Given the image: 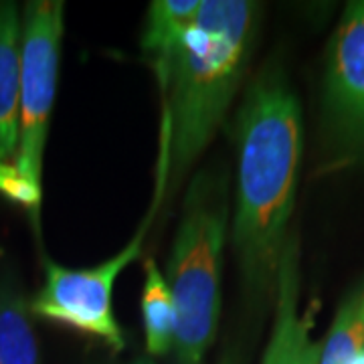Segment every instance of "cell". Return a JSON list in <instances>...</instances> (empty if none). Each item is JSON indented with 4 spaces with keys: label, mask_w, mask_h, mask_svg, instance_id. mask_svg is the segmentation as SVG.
<instances>
[{
    "label": "cell",
    "mask_w": 364,
    "mask_h": 364,
    "mask_svg": "<svg viewBox=\"0 0 364 364\" xmlns=\"http://www.w3.org/2000/svg\"><path fill=\"white\" fill-rule=\"evenodd\" d=\"M233 251L253 299L273 298L296 203L301 109L279 69H263L237 114Z\"/></svg>",
    "instance_id": "cell-1"
},
{
    "label": "cell",
    "mask_w": 364,
    "mask_h": 364,
    "mask_svg": "<svg viewBox=\"0 0 364 364\" xmlns=\"http://www.w3.org/2000/svg\"><path fill=\"white\" fill-rule=\"evenodd\" d=\"M255 26V2L203 0L195 25L174 55L164 93L172 191L225 122L247 67Z\"/></svg>",
    "instance_id": "cell-2"
},
{
    "label": "cell",
    "mask_w": 364,
    "mask_h": 364,
    "mask_svg": "<svg viewBox=\"0 0 364 364\" xmlns=\"http://www.w3.org/2000/svg\"><path fill=\"white\" fill-rule=\"evenodd\" d=\"M227 225V174L223 170L198 172L188 184L166 267L176 308L174 348L181 364H200L215 340Z\"/></svg>",
    "instance_id": "cell-3"
},
{
    "label": "cell",
    "mask_w": 364,
    "mask_h": 364,
    "mask_svg": "<svg viewBox=\"0 0 364 364\" xmlns=\"http://www.w3.org/2000/svg\"><path fill=\"white\" fill-rule=\"evenodd\" d=\"M168 136L162 134L154 198L130 243L114 257L90 269H65L53 261H45V286L31 299L28 312L45 320L77 328L85 334H93L107 342L112 350H122L126 346V340L112 310L114 284H116L117 275L142 253L146 233L156 219L158 207L168 188Z\"/></svg>",
    "instance_id": "cell-4"
},
{
    "label": "cell",
    "mask_w": 364,
    "mask_h": 364,
    "mask_svg": "<svg viewBox=\"0 0 364 364\" xmlns=\"http://www.w3.org/2000/svg\"><path fill=\"white\" fill-rule=\"evenodd\" d=\"M63 14L61 0H31L23 11L21 130L14 162L37 184L43 181V156L57 93Z\"/></svg>",
    "instance_id": "cell-5"
},
{
    "label": "cell",
    "mask_w": 364,
    "mask_h": 364,
    "mask_svg": "<svg viewBox=\"0 0 364 364\" xmlns=\"http://www.w3.org/2000/svg\"><path fill=\"white\" fill-rule=\"evenodd\" d=\"M324 122L334 168L364 156V0L346 6L330 43Z\"/></svg>",
    "instance_id": "cell-6"
},
{
    "label": "cell",
    "mask_w": 364,
    "mask_h": 364,
    "mask_svg": "<svg viewBox=\"0 0 364 364\" xmlns=\"http://www.w3.org/2000/svg\"><path fill=\"white\" fill-rule=\"evenodd\" d=\"M320 344L310 340V320L299 312V247L289 237L277 273L275 322L263 364H318Z\"/></svg>",
    "instance_id": "cell-7"
},
{
    "label": "cell",
    "mask_w": 364,
    "mask_h": 364,
    "mask_svg": "<svg viewBox=\"0 0 364 364\" xmlns=\"http://www.w3.org/2000/svg\"><path fill=\"white\" fill-rule=\"evenodd\" d=\"M23 16L14 2H0V160L14 162L21 130Z\"/></svg>",
    "instance_id": "cell-8"
},
{
    "label": "cell",
    "mask_w": 364,
    "mask_h": 364,
    "mask_svg": "<svg viewBox=\"0 0 364 364\" xmlns=\"http://www.w3.org/2000/svg\"><path fill=\"white\" fill-rule=\"evenodd\" d=\"M200 0H156L150 4L142 49L150 57L160 91L166 93L170 65L200 13Z\"/></svg>",
    "instance_id": "cell-9"
},
{
    "label": "cell",
    "mask_w": 364,
    "mask_h": 364,
    "mask_svg": "<svg viewBox=\"0 0 364 364\" xmlns=\"http://www.w3.org/2000/svg\"><path fill=\"white\" fill-rule=\"evenodd\" d=\"M0 364H39L28 306L9 275L0 277Z\"/></svg>",
    "instance_id": "cell-10"
},
{
    "label": "cell",
    "mask_w": 364,
    "mask_h": 364,
    "mask_svg": "<svg viewBox=\"0 0 364 364\" xmlns=\"http://www.w3.org/2000/svg\"><path fill=\"white\" fill-rule=\"evenodd\" d=\"M144 330L146 346L154 356H162L174 346L176 332V308L164 275L158 269L156 261H146V279L142 291Z\"/></svg>",
    "instance_id": "cell-11"
},
{
    "label": "cell",
    "mask_w": 364,
    "mask_h": 364,
    "mask_svg": "<svg viewBox=\"0 0 364 364\" xmlns=\"http://www.w3.org/2000/svg\"><path fill=\"white\" fill-rule=\"evenodd\" d=\"M364 352L363 296H352L320 344L318 364H354Z\"/></svg>",
    "instance_id": "cell-12"
},
{
    "label": "cell",
    "mask_w": 364,
    "mask_h": 364,
    "mask_svg": "<svg viewBox=\"0 0 364 364\" xmlns=\"http://www.w3.org/2000/svg\"><path fill=\"white\" fill-rule=\"evenodd\" d=\"M0 195L13 200L14 205H21L31 213V219L39 225L41 198L43 191L41 184L33 182L23 170L16 166V162L0 160Z\"/></svg>",
    "instance_id": "cell-13"
},
{
    "label": "cell",
    "mask_w": 364,
    "mask_h": 364,
    "mask_svg": "<svg viewBox=\"0 0 364 364\" xmlns=\"http://www.w3.org/2000/svg\"><path fill=\"white\" fill-rule=\"evenodd\" d=\"M132 364H152V363H148V360H138V363H132Z\"/></svg>",
    "instance_id": "cell-14"
},
{
    "label": "cell",
    "mask_w": 364,
    "mask_h": 364,
    "mask_svg": "<svg viewBox=\"0 0 364 364\" xmlns=\"http://www.w3.org/2000/svg\"><path fill=\"white\" fill-rule=\"evenodd\" d=\"M363 316H364V296H363Z\"/></svg>",
    "instance_id": "cell-15"
}]
</instances>
